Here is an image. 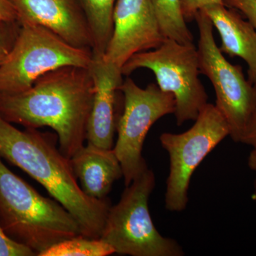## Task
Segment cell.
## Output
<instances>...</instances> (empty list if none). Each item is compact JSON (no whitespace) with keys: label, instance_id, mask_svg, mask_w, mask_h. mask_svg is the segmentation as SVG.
<instances>
[{"label":"cell","instance_id":"cell-9","mask_svg":"<svg viewBox=\"0 0 256 256\" xmlns=\"http://www.w3.org/2000/svg\"><path fill=\"white\" fill-rule=\"evenodd\" d=\"M124 109L118 124V139L114 150L118 158L126 186L149 169L142 156L143 146L150 130L159 120L174 114L175 100L158 84L142 88L128 77L120 87Z\"/></svg>","mask_w":256,"mask_h":256},{"label":"cell","instance_id":"cell-7","mask_svg":"<svg viewBox=\"0 0 256 256\" xmlns=\"http://www.w3.org/2000/svg\"><path fill=\"white\" fill-rule=\"evenodd\" d=\"M194 20L200 36L197 52L200 73L213 86L216 107L228 124L230 138L242 143L255 108V88L246 78L242 67L230 64L217 46L208 16L201 11Z\"/></svg>","mask_w":256,"mask_h":256},{"label":"cell","instance_id":"cell-18","mask_svg":"<svg viewBox=\"0 0 256 256\" xmlns=\"http://www.w3.org/2000/svg\"><path fill=\"white\" fill-rule=\"evenodd\" d=\"M21 28L18 21L0 22V66L12 50Z\"/></svg>","mask_w":256,"mask_h":256},{"label":"cell","instance_id":"cell-23","mask_svg":"<svg viewBox=\"0 0 256 256\" xmlns=\"http://www.w3.org/2000/svg\"><path fill=\"white\" fill-rule=\"evenodd\" d=\"M18 21V14L9 0H0V22Z\"/></svg>","mask_w":256,"mask_h":256},{"label":"cell","instance_id":"cell-15","mask_svg":"<svg viewBox=\"0 0 256 256\" xmlns=\"http://www.w3.org/2000/svg\"><path fill=\"white\" fill-rule=\"evenodd\" d=\"M92 32V53L104 56L114 32V12L117 0H78Z\"/></svg>","mask_w":256,"mask_h":256},{"label":"cell","instance_id":"cell-24","mask_svg":"<svg viewBox=\"0 0 256 256\" xmlns=\"http://www.w3.org/2000/svg\"><path fill=\"white\" fill-rule=\"evenodd\" d=\"M248 164L250 170L256 172V144L252 146V150L249 156Z\"/></svg>","mask_w":256,"mask_h":256},{"label":"cell","instance_id":"cell-4","mask_svg":"<svg viewBox=\"0 0 256 256\" xmlns=\"http://www.w3.org/2000/svg\"><path fill=\"white\" fill-rule=\"evenodd\" d=\"M156 185L148 169L126 186L117 204L111 206L100 239L116 254L131 256H182L176 240L163 236L153 223L149 200Z\"/></svg>","mask_w":256,"mask_h":256},{"label":"cell","instance_id":"cell-1","mask_svg":"<svg viewBox=\"0 0 256 256\" xmlns=\"http://www.w3.org/2000/svg\"><path fill=\"white\" fill-rule=\"evenodd\" d=\"M94 94L89 68L62 67L24 92L0 94V118L25 128H52L60 151L70 159L85 146Z\"/></svg>","mask_w":256,"mask_h":256},{"label":"cell","instance_id":"cell-13","mask_svg":"<svg viewBox=\"0 0 256 256\" xmlns=\"http://www.w3.org/2000/svg\"><path fill=\"white\" fill-rule=\"evenodd\" d=\"M70 160L80 188L95 200L108 198L114 182L124 178L122 166L114 149H102L87 143Z\"/></svg>","mask_w":256,"mask_h":256},{"label":"cell","instance_id":"cell-20","mask_svg":"<svg viewBox=\"0 0 256 256\" xmlns=\"http://www.w3.org/2000/svg\"><path fill=\"white\" fill-rule=\"evenodd\" d=\"M182 10L186 22L194 20L202 10L213 5L224 4L223 0H180Z\"/></svg>","mask_w":256,"mask_h":256},{"label":"cell","instance_id":"cell-16","mask_svg":"<svg viewBox=\"0 0 256 256\" xmlns=\"http://www.w3.org/2000/svg\"><path fill=\"white\" fill-rule=\"evenodd\" d=\"M152 2L165 38L184 44H194L180 0H152Z\"/></svg>","mask_w":256,"mask_h":256},{"label":"cell","instance_id":"cell-17","mask_svg":"<svg viewBox=\"0 0 256 256\" xmlns=\"http://www.w3.org/2000/svg\"><path fill=\"white\" fill-rule=\"evenodd\" d=\"M114 254V248L102 239L80 236L58 242L38 256H108Z\"/></svg>","mask_w":256,"mask_h":256},{"label":"cell","instance_id":"cell-2","mask_svg":"<svg viewBox=\"0 0 256 256\" xmlns=\"http://www.w3.org/2000/svg\"><path fill=\"white\" fill-rule=\"evenodd\" d=\"M58 136L37 129L20 130L0 118V158L42 185L78 222L82 236L100 238L111 204L82 191L70 160L57 148Z\"/></svg>","mask_w":256,"mask_h":256},{"label":"cell","instance_id":"cell-6","mask_svg":"<svg viewBox=\"0 0 256 256\" xmlns=\"http://www.w3.org/2000/svg\"><path fill=\"white\" fill-rule=\"evenodd\" d=\"M141 68L153 72L160 88L174 96V114L178 126L196 120L208 104V94L200 78V62L194 44H184L166 38L156 50L131 57L122 68V75L129 77Z\"/></svg>","mask_w":256,"mask_h":256},{"label":"cell","instance_id":"cell-10","mask_svg":"<svg viewBox=\"0 0 256 256\" xmlns=\"http://www.w3.org/2000/svg\"><path fill=\"white\" fill-rule=\"evenodd\" d=\"M165 40L152 0H117L114 32L102 58L122 69L133 56L156 50Z\"/></svg>","mask_w":256,"mask_h":256},{"label":"cell","instance_id":"cell-8","mask_svg":"<svg viewBox=\"0 0 256 256\" xmlns=\"http://www.w3.org/2000/svg\"><path fill=\"white\" fill-rule=\"evenodd\" d=\"M230 136L226 120L214 104H208L195 124L186 132L163 133L160 143L170 156V174L166 181L165 207L182 212L188 203L192 176L210 153Z\"/></svg>","mask_w":256,"mask_h":256},{"label":"cell","instance_id":"cell-5","mask_svg":"<svg viewBox=\"0 0 256 256\" xmlns=\"http://www.w3.org/2000/svg\"><path fill=\"white\" fill-rule=\"evenodd\" d=\"M94 53L77 48L48 28L22 24L12 50L0 66V94H16L31 88L47 73L66 66L89 68Z\"/></svg>","mask_w":256,"mask_h":256},{"label":"cell","instance_id":"cell-25","mask_svg":"<svg viewBox=\"0 0 256 256\" xmlns=\"http://www.w3.org/2000/svg\"><path fill=\"white\" fill-rule=\"evenodd\" d=\"M254 188H255V191H254V200H255V202H256V178L255 184H254Z\"/></svg>","mask_w":256,"mask_h":256},{"label":"cell","instance_id":"cell-21","mask_svg":"<svg viewBox=\"0 0 256 256\" xmlns=\"http://www.w3.org/2000/svg\"><path fill=\"white\" fill-rule=\"evenodd\" d=\"M227 8L236 10L256 30V0H223Z\"/></svg>","mask_w":256,"mask_h":256},{"label":"cell","instance_id":"cell-22","mask_svg":"<svg viewBox=\"0 0 256 256\" xmlns=\"http://www.w3.org/2000/svg\"><path fill=\"white\" fill-rule=\"evenodd\" d=\"M248 80L252 82L255 88L256 105L252 118L249 122L248 127L247 128L246 132L242 143L252 146L256 144V74L248 77Z\"/></svg>","mask_w":256,"mask_h":256},{"label":"cell","instance_id":"cell-19","mask_svg":"<svg viewBox=\"0 0 256 256\" xmlns=\"http://www.w3.org/2000/svg\"><path fill=\"white\" fill-rule=\"evenodd\" d=\"M36 256L30 248L10 238L0 225V256Z\"/></svg>","mask_w":256,"mask_h":256},{"label":"cell","instance_id":"cell-14","mask_svg":"<svg viewBox=\"0 0 256 256\" xmlns=\"http://www.w3.org/2000/svg\"><path fill=\"white\" fill-rule=\"evenodd\" d=\"M216 28L222 40L224 54L239 57L248 66V77L256 74V30L236 10L224 4L213 5L203 10Z\"/></svg>","mask_w":256,"mask_h":256},{"label":"cell","instance_id":"cell-3","mask_svg":"<svg viewBox=\"0 0 256 256\" xmlns=\"http://www.w3.org/2000/svg\"><path fill=\"white\" fill-rule=\"evenodd\" d=\"M0 225L6 235L36 256L82 236L73 216L56 200L42 196L0 158Z\"/></svg>","mask_w":256,"mask_h":256},{"label":"cell","instance_id":"cell-11","mask_svg":"<svg viewBox=\"0 0 256 256\" xmlns=\"http://www.w3.org/2000/svg\"><path fill=\"white\" fill-rule=\"evenodd\" d=\"M9 1L21 24L40 25L72 46L92 50V32L78 0Z\"/></svg>","mask_w":256,"mask_h":256},{"label":"cell","instance_id":"cell-12","mask_svg":"<svg viewBox=\"0 0 256 256\" xmlns=\"http://www.w3.org/2000/svg\"><path fill=\"white\" fill-rule=\"evenodd\" d=\"M94 87V104L87 130V143L112 150L120 117L118 95L124 82L122 69L107 63L102 56H95L90 67Z\"/></svg>","mask_w":256,"mask_h":256}]
</instances>
